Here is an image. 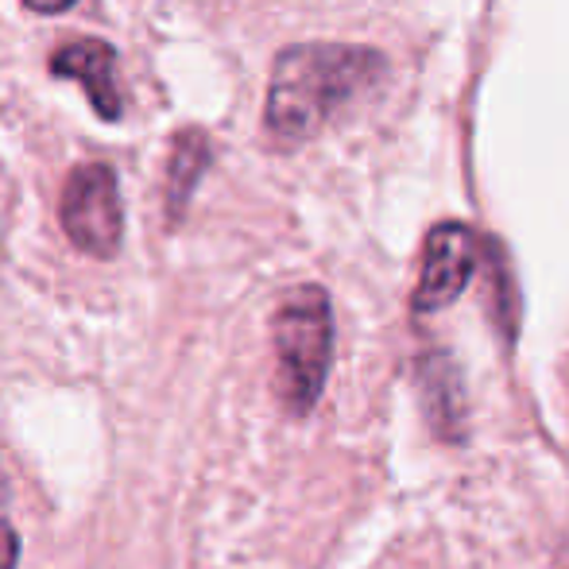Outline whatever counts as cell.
<instances>
[{
    "label": "cell",
    "mask_w": 569,
    "mask_h": 569,
    "mask_svg": "<svg viewBox=\"0 0 569 569\" xmlns=\"http://www.w3.org/2000/svg\"><path fill=\"white\" fill-rule=\"evenodd\" d=\"M383 74V59L357 43H291L276 54L263 128L276 143L295 148L318 136L345 101Z\"/></svg>",
    "instance_id": "1"
},
{
    "label": "cell",
    "mask_w": 569,
    "mask_h": 569,
    "mask_svg": "<svg viewBox=\"0 0 569 569\" xmlns=\"http://www.w3.org/2000/svg\"><path fill=\"white\" fill-rule=\"evenodd\" d=\"M276 349V396L287 415L302 419L318 407L333 365V307L318 283L283 295L271 318Z\"/></svg>",
    "instance_id": "2"
},
{
    "label": "cell",
    "mask_w": 569,
    "mask_h": 569,
    "mask_svg": "<svg viewBox=\"0 0 569 569\" xmlns=\"http://www.w3.org/2000/svg\"><path fill=\"white\" fill-rule=\"evenodd\" d=\"M59 221L67 240L90 260H117L124 248V202L109 163H82L62 187Z\"/></svg>",
    "instance_id": "3"
},
{
    "label": "cell",
    "mask_w": 569,
    "mask_h": 569,
    "mask_svg": "<svg viewBox=\"0 0 569 569\" xmlns=\"http://www.w3.org/2000/svg\"><path fill=\"white\" fill-rule=\"evenodd\" d=\"M472 268H477V240L461 221H442L430 229L427 252H422V276L415 287V310L419 315H438L450 302L461 299L469 287Z\"/></svg>",
    "instance_id": "4"
},
{
    "label": "cell",
    "mask_w": 569,
    "mask_h": 569,
    "mask_svg": "<svg viewBox=\"0 0 569 569\" xmlns=\"http://www.w3.org/2000/svg\"><path fill=\"white\" fill-rule=\"evenodd\" d=\"M51 74L82 86L86 98H90V109L106 124L124 120V82H120L113 43H106V39H74V43L59 47L51 54Z\"/></svg>",
    "instance_id": "5"
},
{
    "label": "cell",
    "mask_w": 569,
    "mask_h": 569,
    "mask_svg": "<svg viewBox=\"0 0 569 569\" xmlns=\"http://www.w3.org/2000/svg\"><path fill=\"white\" fill-rule=\"evenodd\" d=\"M213 163V140L202 128H179L171 140V159H167V218L179 226L194 198L202 174Z\"/></svg>",
    "instance_id": "6"
},
{
    "label": "cell",
    "mask_w": 569,
    "mask_h": 569,
    "mask_svg": "<svg viewBox=\"0 0 569 569\" xmlns=\"http://www.w3.org/2000/svg\"><path fill=\"white\" fill-rule=\"evenodd\" d=\"M20 566V531L0 516V569Z\"/></svg>",
    "instance_id": "7"
},
{
    "label": "cell",
    "mask_w": 569,
    "mask_h": 569,
    "mask_svg": "<svg viewBox=\"0 0 569 569\" xmlns=\"http://www.w3.org/2000/svg\"><path fill=\"white\" fill-rule=\"evenodd\" d=\"M74 4L78 0H23V8H28V12H39V16H59Z\"/></svg>",
    "instance_id": "8"
}]
</instances>
